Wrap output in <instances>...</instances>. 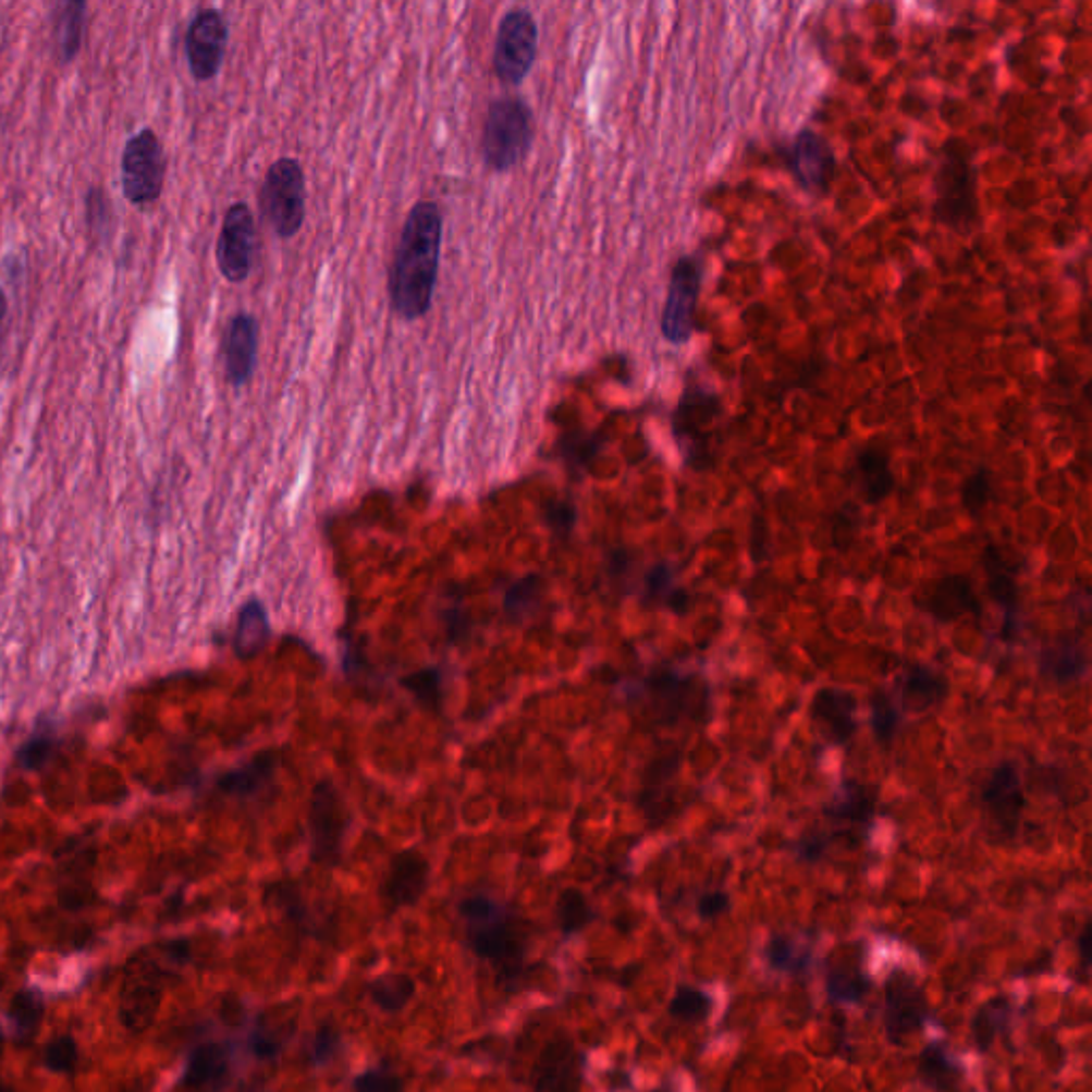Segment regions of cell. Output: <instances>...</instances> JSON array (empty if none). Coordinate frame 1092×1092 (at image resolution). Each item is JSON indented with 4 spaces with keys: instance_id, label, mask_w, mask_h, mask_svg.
<instances>
[{
    "instance_id": "obj_1",
    "label": "cell",
    "mask_w": 1092,
    "mask_h": 1092,
    "mask_svg": "<svg viewBox=\"0 0 1092 1092\" xmlns=\"http://www.w3.org/2000/svg\"><path fill=\"white\" fill-rule=\"evenodd\" d=\"M442 233V211L435 201H418L404 220L389 273V297L393 312L408 322L427 316L433 306Z\"/></svg>"
},
{
    "instance_id": "obj_2",
    "label": "cell",
    "mask_w": 1092,
    "mask_h": 1092,
    "mask_svg": "<svg viewBox=\"0 0 1092 1092\" xmlns=\"http://www.w3.org/2000/svg\"><path fill=\"white\" fill-rule=\"evenodd\" d=\"M533 144V111L520 97H500L487 107L482 158L495 173L515 169Z\"/></svg>"
},
{
    "instance_id": "obj_3",
    "label": "cell",
    "mask_w": 1092,
    "mask_h": 1092,
    "mask_svg": "<svg viewBox=\"0 0 1092 1092\" xmlns=\"http://www.w3.org/2000/svg\"><path fill=\"white\" fill-rule=\"evenodd\" d=\"M260 216L280 240L299 235L306 222V171L297 158L273 160L259 191Z\"/></svg>"
},
{
    "instance_id": "obj_4",
    "label": "cell",
    "mask_w": 1092,
    "mask_h": 1092,
    "mask_svg": "<svg viewBox=\"0 0 1092 1092\" xmlns=\"http://www.w3.org/2000/svg\"><path fill=\"white\" fill-rule=\"evenodd\" d=\"M462 916L468 924L469 945L478 956L495 962L508 976L519 971V935L500 905L484 896H471L462 903Z\"/></svg>"
},
{
    "instance_id": "obj_5",
    "label": "cell",
    "mask_w": 1092,
    "mask_h": 1092,
    "mask_svg": "<svg viewBox=\"0 0 1092 1092\" xmlns=\"http://www.w3.org/2000/svg\"><path fill=\"white\" fill-rule=\"evenodd\" d=\"M167 175V157L155 128H142L128 137L120 157L122 195L131 206H155Z\"/></svg>"
},
{
    "instance_id": "obj_6",
    "label": "cell",
    "mask_w": 1092,
    "mask_h": 1092,
    "mask_svg": "<svg viewBox=\"0 0 1092 1092\" xmlns=\"http://www.w3.org/2000/svg\"><path fill=\"white\" fill-rule=\"evenodd\" d=\"M538 58V24L529 9L515 7L498 24L493 46V71L500 84L520 86Z\"/></svg>"
},
{
    "instance_id": "obj_7",
    "label": "cell",
    "mask_w": 1092,
    "mask_h": 1092,
    "mask_svg": "<svg viewBox=\"0 0 1092 1092\" xmlns=\"http://www.w3.org/2000/svg\"><path fill=\"white\" fill-rule=\"evenodd\" d=\"M259 255V231L255 211L248 204L229 206L216 242V265L220 275L231 284H242L250 278Z\"/></svg>"
},
{
    "instance_id": "obj_8",
    "label": "cell",
    "mask_w": 1092,
    "mask_h": 1092,
    "mask_svg": "<svg viewBox=\"0 0 1092 1092\" xmlns=\"http://www.w3.org/2000/svg\"><path fill=\"white\" fill-rule=\"evenodd\" d=\"M936 216L943 224L967 229L976 222V173L967 158L947 152L936 173Z\"/></svg>"
},
{
    "instance_id": "obj_9",
    "label": "cell",
    "mask_w": 1092,
    "mask_h": 1092,
    "mask_svg": "<svg viewBox=\"0 0 1092 1092\" xmlns=\"http://www.w3.org/2000/svg\"><path fill=\"white\" fill-rule=\"evenodd\" d=\"M229 46V24L226 17L213 9H199L188 22L184 35V52L188 71L195 82H211L224 62Z\"/></svg>"
},
{
    "instance_id": "obj_10",
    "label": "cell",
    "mask_w": 1092,
    "mask_h": 1092,
    "mask_svg": "<svg viewBox=\"0 0 1092 1092\" xmlns=\"http://www.w3.org/2000/svg\"><path fill=\"white\" fill-rule=\"evenodd\" d=\"M885 1035L894 1045L922 1031L929 1018V998L916 978L903 969H894L885 980Z\"/></svg>"
},
{
    "instance_id": "obj_11",
    "label": "cell",
    "mask_w": 1092,
    "mask_h": 1092,
    "mask_svg": "<svg viewBox=\"0 0 1092 1092\" xmlns=\"http://www.w3.org/2000/svg\"><path fill=\"white\" fill-rule=\"evenodd\" d=\"M348 824V813L342 796L329 781H320L314 787L310 805V843L312 860L331 867L340 860L342 841Z\"/></svg>"
},
{
    "instance_id": "obj_12",
    "label": "cell",
    "mask_w": 1092,
    "mask_h": 1092,
    "mask_svg": "<svg viewBox=\"0 0 1092 1092\" xmlns=\"http://www.w3.org/2000/svg\"><path fill=\"white\" fill-rule=\"evenodd\" d=\"M259 320L255 314L240 310L233 314L222 331V367L224 378L233 389L246 387L259 364Z\"/></svg>"
},
{
    "instance_id": "obj_13",
    "label": "cell",
    "mask_w": 1092,
    "mask_h": 1092,
    "mask_svg": "<svg viewBox=\"0 0 1092 1092\" xmlns=\"http://www.w3.org/2000/svg\"><path fill=\"white\" fill-rule=\"evenodd\" d=\"M698 260L683 257L676 260L668 286V299L662 314V333L671 344H685L694 331V312L700 293Z\"/></svg>"
},
{
    "instance_id": "obj_14",
    "label": "cell",
    "mask_w": 1092,
    "mask_h": 1092,
    "mask_svg": "<svg viewBox=\"0 0 1092 1092\" xmlns=\"http://www.w3.org/2000/svg\"><path fill=\"white\" fill-rule=\"evenodd\" d=\"M787 164L805 191L824 193L833 180L836 160L824 137L813 131H802L789 148Z\"/></svg>"
},
{
    "instance_id": "obj_15",
    "label": "cell",
    "mask_w": 1092,
    "mask_h": 1092,
    "mask_svg": "<svg viewBox=\"0 0 1092 1092\" xmlns=\"http://www.w3.org/2000/svg\"><path fill=\"white\" fill-rule=\"evenodd\" d=\"M536 1092H576L580 1084V1058L566 1035L553 1038L540 1052L533 1073Z\"/></svg>"
},
{
    "instance_id": "obj_16",
    "label": "cell",
    "mask_w": 1092,
    "mask_h": 1092,
    "mask_svg": "<svg viewBox=\"0 0 1092 1092\" xmlns=\"http://www.w3.org/2000/svg\"><path fill=\"white\" fill-rule=\"evenodd\" d=\"M429 884V862L415 849L402 851L391 860L382 884V898L391 909L410 907L425 894Z\"/></svg>"
},
{
    "instance_id": "obj_17",
    "label": "cell",
    "mask_w": 1092,
    "mask_h": 1092,
    "mask_svg": "<svg viewBox=\"0 0 1092 1092\" xmlns=\"http://www.w3.org/2000/svg\"><path fill=\"white\" fill-rule=\"evenodd\" d=\"M984 807L998 831L1007 836L1016 833L1024 807V796L1020 777L1011 764H1003L992 773L984 787Z\"/></svg>"
},
{
    "instance_id": "obj_18",
    "label": "cell",
    "mask_w": 1092,
    "mask_h": 1092,
    "mask_svg": "<svg viewBox=\"0 0 1092 1092\" xmlns=\"http://www.w3.org/2000/svg\"><path fill=\"white\" fill-rule=\"evenodd\" d=\"M53 50L60 64L73 62L82 48L88 26V4L84 0H64L53 7Z\"/></svg>"
},
{
    "instance_id": "obj_19",
    "label": "cell",
    "mask_w": 1092,
    "mask_h": 1092,
    "mask_svg": "<svg viewBox=\"0 0 1092 1092\" xmlns=\"http://www.w3.org/2000/svg\"><path fill=\"white\" fill-rule=\"evenodd\" d=\"M860 960H862L860 952L854 956H841V952L834 949L831 954L826 990L834 1003H860L862 996L873 986V982L864 976Z\"/></svg>"
},
{
    "instance_id": "obj_20",
    "label": "cell",
    "mask_w": 1092,
    "mask_h": 1092,
    "mask_svg": "<svg viewBox=\"0 0 1092 1092\" xmlns=\"http://www.w3.org/2000/svg\"><path fill=\"white\" fill-rule=\"evenodd\" d=\"M813 720L820 722L834 743H845L854 734V696L836 689H822L813 698Z\"/></svg>"
},
{
    "instance_id": "obj_21",
    "label": "cell",
    "mask_w": 1092,
    "mask_h": 1092,
    "mask_svg": "<svg viewBox=\"0 0 1092 1092\" xmlns=\"http://www.w3.org/2000/svg\"><path fill=\"white\" fill-rule=\"evenodd\" d=\"M931 613L938 622L949 624L967 613H980L978 598L973 593V587L969 578L965 576H945L943 580L936 582L935 591L929 602Z\"/></svg>"
},
{
    "instance_id": "obj_22",
    "label": "cell",
    "mask_w": 1092,
    "mask_h": 1092,
    "mask_svg": "<svg viewBox=\"0 0 1092 1092\" xmlns=\"http://www.w3.org/2000/svg\"><path fill=\"white\" fill-rule=\"evenodd\" d=\"M720 415L717 395L704 389H687L675 413V431L683 440H694Z\"/></svg>"
},
{
    "instance_id": "obj_23",
    "label": "cell",
    "mask_w": 1092,
    "mask_h": 1092,
    "mask_svg": "<svg viewBox=\"0 0 1092 1092\" xmlns=\"http://www.w3.org/2000/svg\"><path fill=\"white\" fill-rule=\"evenodd\" d=\"M920 1080L936 1092L954 1091L962 1080L960 1065L941 1041L929 1043L920 1054Z\"/></svg>"
},
{
    "instance_id": "obj_24",
    "label": "cell",
    "mask_w": 1092,
    "mask_h": 1092,
    "mask_svg": "<svg viewBox=\"0 0 1092 1092\" xmlns=\"http://www.w3.org/2000/svg\"><path fill=\"white\" fill-rule=\"evenodd\" d=\"M269 619L259 600L248 602L237 617L235 627V651L240 658H253L267 645Z\"/></svg>"
},
{
    "instance_id": "obj_25",
    "label": "cell",
    "mask_w": 1092,
    "mask_h": 1092,
    "mask_svg": "<svg viewBox=\"0 0 1092 1092\" xmlns=\"http://www.w3.org/2000/svg\"><path fill=\"white\" fill-rule=\"evenodd\" d=\"M226 1067L229 1058L224 1047L218 1043H204L191 1054L182 1082L186 1089H201L220 1080L226 1073Z\"/></svg>"
},
{
    "instance_id": "obj_26",
    "label": "cell",
    "mask_w": 1092,
    "mask_h": 1092,
    "mask_svg": "<svg viewBox=\"0 0 1092 1092\" xmlns=\"http://www.w3.org/2000/svg\"><path fill=\"white\" fill-rule=\"evenodd\" d=\"M1009 1016H1011V998L1007 996H994L976 1011L971 1020V1035L980 1052L990 1050L996 1035H1001L1007 1029Z\"/></svg>"
},
{
    "instance_id": "obj_27",
    "label": "cell",
    "mask_w": 1092,
    "mask_h": 1092,
    "mask_svg": "<svg viewBox=\"0 0 1092 1092\" xmlns=\"http://www.w3.org/2000/svg\"><path fill=\"white\" fill-rule=\"evenodd\" d=\"M858 478L862 484V493L871 504L882 502L892 493L894 478L889 471V462L882 451L867 449L858 457Z\"/></svg>"
},
{
    "instance_id": "obj_28",
    "label": "cell",
    "mask_w": 1092,
    "mask_h": 1092,
    "mask_svg": "<svg viewBox=\"0 0 1092 1092\" xmlns=\"http://www.w3.org/2000/svg\"><path fill=\"white\" fill-rule=\"evenodd\" d=\"M947 691L945 678L936 673H931L927 668H913L903 687V704L911 713L927 711L938 702Z\"/></svg>"
},
{
    "instance_id": "obj_29",
    "label": "cell",
    "mask_w": 1092,
    "mask_h": 1092,
    "mask_svg": "<svg viewBox=\"0 0 1092 1092\" xmlns=\"http://www.w3.org/2000/svg\"><path fill=\"white\" fill-rule=\"evenodd\" d=\"M367 992L380 1009L393 1014L402 1011L413 1001L417 986L415 980L406 973H384L367 986Z\"/></svg>"
},
{
    "instance_id": "obj_30",
    "label": "cell",
    "mask_w": 1092,
    "mask_h": 1092,
    "mask_svg": "<svg viewBox=\"0 0 1092 1092\" xmlns=\"http://www.w3.org/2000/svg\"><path fill=\"white\" fill-rule=\"evenodd\" d=\"M542 593H544V582L536 574H527V576L519 578L515 585H511L506 591V598H504V611H506L508 619L515 624L529 619L538 611V606L542 602Z\"/></svg>"
},
{
    "instance_id": "obj_31",
    "label": "cell",
    "mask_w": 1092,
    "mask_h": 1092,
    "mask_svg": "<svg viewBox=\"0 0 1092 1092\" xmlns=\"http://www.w3.org/2000/svg\"><path fill=\"white\" fill-rule=\"evenodd\" d=\"M555 920L564 935L580 933L591 920L593 911L585 898V894L576 887H566L555 903Z\"/></svg>"
},
{
    "instance_id": "obj_32",
    "label": "cell",
    "mask_w": 1092,
    "mask_h": 1092,
    "mask_svg": "<svg viewBox=\"0 0 1092 1092\" xmlns=\"http://www.w3.org/2000/svg\"><path fill=\"white\" fill-rule=\"evenodd\" d=\"M713 1007L715 1001L709 992L694 986H680L668 1005V1014L680 1022L700 1024L713 1014Z\"/></svg>"
},
{
    "instance_id": "obj_33",
    "label": "cell",
    "mask_w": 1092,
    "mask_h": 1092,
    "mask_svg": "<svg viewBox=\"0 0 1092 1092\" xmlns=\"http://www.w3.org/2000/svg\"><path fill=\"white\" fill-rule=\"evenodd\" d=\"M273 773V758L271 756H259L244 769L229 773L224 780L220 781V787L229 794H253L260 789Z\"/></svg>"
},
{
    "instance_id": "obj_34",
    "label": "cell",
    "mask_w": 1092,
    "mask_h": 1092,
    "mask_svg": "<svg viewBox=\"0 0 1092 1092\" xmlns=\"http://www.w3.org/2000/svg\"><path fill=\"white\" fill-rule=\"evenodd\" d=\"M766 960L775 971L800 973L807 969L809 952H800L789 936H773L766 943Z\"/></svg>"
},
{
    "instance_id": "obj_35",
    "label": "cell",
    "mask_w": 1092,
    "mask_h": 1092,
    "mask_svg": "<svg viewBox=\"0 0 1092 1092\" xmlns=\"http://www.w3.org/2000/svg\"><path fill=\"white\" fill-rule=\"evenodd\" d=\"M1041 662H1043V673L1056 676L1058 680L1076 678L1087 666L1084 655L1080 653L1078 647H1054L1052 651L1043 653Z\"/></svg>"
},
{
    "instance_id": "obj_36",
    "label": "cell",
    "mask_w": 1092,
    "mask_h": 1092,
    "mask_svg": "<svg viewBox=\"0 0 1092 1092\" xmlns=\"http://www.w3.org/2000/svg\"><path fill=\"white\" fill-rule=\"evenodd\" d=\"M986 570H989L990 576V596L998 604H1003L1007 609H1014L1016 606V596H1018L1016 582H1014V576L1003 566L1001 555H998L996 549H989L986 551Z\"/></svg>"
},
{
    "instance_id": "obj_37",
    "label": "cell",
    "mask_w": 1092,
    "mask_h": 1092,
    "mask_svg": "<svg viewBox=\"0 0 1092 1092\" xmlns=\"http://www.w3.org/2000/svg\"><path fill=\"white\" fill-rule=\"evenodd\" d=\"M838 820H847L854 824H867L873 815V796L869 789L851 785L849 792H845L843 800L836 802L834 811H831Z\"/></svg>"
},
{
    "instance_id": "obj_38",
    "label": "cell",
    "mask_w": 1092,
    "mask_h": 1092,
    "mask_svg": "<svg viewBox=\"0 0 1092 1092\" xmlns=\"http://www.w3.org/2000/svg\"><path fill=\"white\" fill-rule=\"evenodd\" d=\"M9 1016L20 1031H35V1027L44 1018V1001L37 992L22 990L11 998Z\"/></svg>"
},
{
    "instance_id": "obj_39",
    "label": "cell",
    "mask_w": 1092,
    "mask_h": 1092,
    "mask_svg": "<svg viewBox=\"0 0 1092 1092\" xmlns=\"http://www.w3.org/2000/svg\"><path fill=\"white\" fill-rule=\"evenodd\" d=\"M86 222L97 237H109L113 229V209L101 186H93L86 195Z\"/></svg>"
},
{
    "instance_id": "obj_40",
    "label": "cell",
    "mask_w": 1092,
    "mask_h": 1092,
    "mask_svg": "<svg viewBox=\"0 0 1092 1092\" xmlns=\"http://www.w3.org/2000/svg\"><path fill=\"white\" fill-rule=\"evenodd\" d=\"M408 691L417 696L418 702L427 709H438L442 702V675L435 668H427L404 678Z\"/></svg>"
},
{
    "instance_id": "obj_41",
    "label": "cell",
    "mask_w": 1092,
    "mask_h": 1092,
    "mask_svg": "<svg viewBox=\"0 0 1092 1092\" xmlns=\"http://www.w3.org/2000/svg\"><path fill=\"white\" fill-rule=\"evenodd\" d=\"M77 1058H79L77 1043L71 1035H60L50 1041L44 1054L46 1067L53 1073H71L77 1065Z\"/></svg>"
},
{
    "instance_id": "obj_42",
    "label": "cell",
    "mask_w": 1092,
    "mask_h": 1092,
    "mask_svg": "<svg viewBox=\"0 0 1092 1092\" xmlns=\"http://www.w3.org/2000/svg\"><path fill=\"white\" fill-rule=\"evenodd\" d=\"M990 498V478L989 471L986 469H980L976 471L967 482H965V489H962V502L967 506V511L971 515H980L986 504H989Z\"/></svg>"
},
{
    "instance_id": "obj_43",
    "label": "cell",
    "mask_w": 1092,
    "mask_h": 1092,
    "mask_svg": "<svg viewBox=\"0 0 1092 1092\" xmlns=\"http://www.w3.org/2000/svg\"><path fill=\"white\" fill-rule=\"evenodd\" d=\"M355 1092H402L404 1084L402 1080L384 1069H371L365 1071L355 1080Z\"/></svg>"
},
{
    "instance_id": "obj_44",
    "label": "cell",
    "mask_w": 1092,
    "mask_h": 1092,
    "mask_svg": "<svg viewBox=\"0 0 1092 1092\" xmlns=\"http://www.w3.org/2000/svg\"><path fill=\"white\" fill-rule=\"evenodd\" d=\"M873 729L882 743H889L896 729V711L884 694L873 696Z\"/></svg>"
},
{
    "instance_id": "obj_45",
    "label": "cell",
    "mask_w": 1092,
    "mask_h": 1092,
    "mask_svg": "<svg viewBox=\"0 0 1092 1092\" xmlns=\"http://www.w3.org/2000/svg\"><path fill=\"white\" fill-rule=\"evenodd\" d=\"M574 506L570 502H555L549 506L547 511V523L551 525V529L560 536H566L570 533L574 525Z\"/></svg>"
},
{
    "instance_id": "obj_46",
    "label": "cell",
    "mask_w": 1092,
    "mask_h": 1092,
    "mask_svg": "<svg viewBox=\"0 0 1092 1092\" xmlns=\"http://www.w3.org/2000/svg\"><path fill=\"white\" fill-rule=\"evenodd\" d=\"M729 909V898L726 892H711V894H704L700 900H698V916L702 920H711V918H717L722 913H726Z\"/></svg>"
},
{
    "instance_id": "obj_47",
    "label": "cell",
    "mask_w": 1092,
    "mask_h": 1092,
    "mask_svg": "<svg viewBox=\"0 0 1092 1092\" xmlns=\"http://www.w3.org/2000/svg\"><path fill=\"white\" fill-rule=\"evenodd\" d=\"M338 1045H340V1038H338L333 1031L322 1029V1031L316 1035V1040H314V1060H316V1063H324V1060L333 1058V1054H335V1047H338Z\"/></svg>"
},
{
    "instance_id": "obj_48",
    "label": "cell",
    "mask_w": 1092,
    "mask_h": 1092,
    "mask_svg": "<svg viewBox=\"0 0 1092 1092\" xmlns=\"http://www.w3.org/2000/svg\"><path fill=\"white\" fill-rule=\"evenodd\" d=\"M668 578H671V576H668V570H666L664 566H660V568L651 570L649 576H647V589H649L651 593H662V591L668 587Z\"/></svg>"
},
{
    "instance_id": "obj_49",
    "label": "cell",
    "mask_w": 1092,
    "mask_h": 1092,
    "mask_svg": "<svg viewBox=\"0 0 1092 1092\" xmlns=\"http://www.w3.org/2000/svg\"><path fill=\"white\" fill-rule=\"evenodd\" d=\"M253 1050H255V1054L260 1056V1058H271V1056L278 1054V1045H275V1041L271 1040H255Z\"/></svg>"
},
{
    "instance_id": "obj_50",
    "label": "cell",
    "mask_w": 1092,
    "mask_h": 1092,
    "mask_svg": "<svg viewBox=\"0 0 1092 1092\" xmlns=\"http://www.w3.org/2000/svg\"><path fill=\"white\" fill-rule=\"evenodd\" d=\"M1089 941H1091V924H1087V927H1084V931H1082V935H1080V941H1078V945H1080V956H1082L1084 965H1089V962H1091Z\"/></svg>"
},
{
    "instance_id": "obj_51",
    "label": "cell",
    "mask_w": 1092,
    "mask_h": 1092,
    "mask_svg": "<svg viewBox=\"0 0 1092 1092\" xmlns=\"http://www.w3.org/2000/svg\"><path fill=\"white\" fill-rule=\"evenodd\" d=\"M7 312H9V302L4 291L0 289V351H2V338H4V324H7Z\"/></svg>"
},
{
    "instance_id": "obj_52",
    "label": "cell",
    "mask_w": 1092,
    "mask_h": 1092,
    "mask_svg": "<svg viewBox=\"0 0 1092 1092\" xmlns=\"http://www.w3.org/2000/svg\"><path fill=\"white\" fill-rule=\"evenodd\" d=\"M171 954H173V958H182V960H184V958L188 956V945H186L184 941L173 943V945H171Z\"/></svg>"
},
{
    "instance_id": "obj_53",
    "label": "cell",
    "mask_w": 1092,
    "mask_h": 1092,
    "mask_svg": "<svg viewBox=\"0 0 1092 1092\" xmlns=\"http://www.w3.org/2000/svg\"><path fill=\"white\" fill-rule=\"evenodd\" d=\"M0 1092H13V1091H11V1089H9V1087H4V1084H2V1082H0Z\"/></svg>"
}]
</instances>
